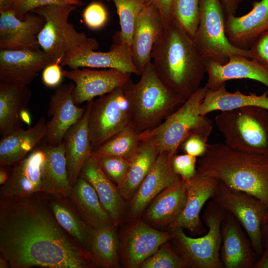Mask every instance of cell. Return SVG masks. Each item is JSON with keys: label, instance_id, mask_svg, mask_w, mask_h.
Masks as SVG:
<instances>
[{"label": "cell", "instance_id": "6da1fadb", "mask_svg": "<svg viewBox=\"0 0 268 268\" xmlns=\"http://www.w3.org/2000/svg\"><path fill=\"white\" fill-rule=\"evenodd\" d=\"M0 254L11 268L98 267L58 223L43 192L0 198Z\"/></svg>", "mask_w": 268, "mask_h": 268}, {"label": "cell", "instance_id": "7a4b0ae2", "mask_svg": "<svg viewBox=\"0 0 268 268\" xmlns=\"http://www.w3.org/2000/svg\"><path fill=\"white\" fill-rule=\"evenodd\" d=\"M151 59L160 80L185 100L201 87L206 73L205 60L192 39L173 18L164 24L161 35L153 45Z\"/></svg>", "mask_w": 268, "mask_h": 268}, {"label": "cell", "instance_id": "3957f363", "mask_svg": "<svg viewBox=\"0 0 268 268\" xmlns=\"http://www.w3.org/2000/svg\"><path fill=\"white\" fill-rule=\"evenodd\" d=\"M197 170L257 198L268 206V155L233 149L222 142L208 144Z\"/></svg>", "mask_w": 268, "mask_h": 268}, {"label": "cell", "instance_id": "277c9868", "mask_svg": "<svg viewBox=\"0 0 268 268\" xmlns=\"http://www.w3.org/2000/svg\"><path fill=\"white\" fill-rule=\"evenodd\" d=\"M122 87L130 103L129 125L138 133L157 126L185 101L162 82L152 62L137 83L130 78Z\"/></svg>", "mask_w": 268, "mask_h": 268}, {"label": "cell", "instance_id": "5b68a950", "mask_svg": "<svg viewBox=\"0 0 268 268\" xmlns=\"http://www.w3.org/2000/svg\"><path fill=\"white\" fill-rule=\"evenodd\" d=\"M76 9L73 4H50L32 12L42 16L45 24L38 35L40 47L53 62L76 56L87 51H96L99 45L97 40L77 31L68 22L70 14Z\"/></svg>", "mask_w": 268, "mask_h": 268}, {"label": "cell", "instance_id": "8992f818", "mask_svg": "<svg viewBox=\"0 0 268 268\" xmlns=\"http://www.w3.org/2000/svg\"><path fill=\"white\" fill-rule=\"evenodd\" d=\"M215 123L230 148L268 155V110L247 106L221 111Z\"/></svg>", "mask_w": 268, "mask_h": 268}, {"label": "cell", "instance_id": "52a82bcc", "mask_svg": "<svg viewBox=\"0 0 268 268\" xmlns=\"http://www.w3.org/2000/svg\"><path fill=\"white\" fill-rule=\"evenodd\" d=\"M225 211L214 201H208L201 216L207 228L202 236L193 238L184 229H169L173 235L174 247L186 262L188 268H222L220 259L221 224Z\"/></svg>", "mask_w": 268, "mask_h": 268}, {"label": "cell", "instance_id": "ba28073f", "mask_svg": "<svg viewBox=\"0 0 268 268\" xmlns=\"http://www.w3.org/2000/svg\"><path fill=\"white\" fill-rule=\"evenodd\" d=\"M225 14L220 0H201L199 21L193 38L197 50L204 60L225 64L233 56L250 59L249 50L233 45L225 29Z\"/></svg>", "mask_w": 268, "mask_h": 268}, {"label": "cell", "instance_id": "9c48e42d", "mask_svg": "<svg viewBox=\"0 0 268 268\" xmlns=\"http://www.w3.org/2000/svg\"><path fill=\"white\" fill-rule=\"evenodd\" d=\"M207 88L200 87L175 111L156 127L140 133L141 141L153 139L159 153L176 154L179 147L188 135L204 119L200 113L201 104Z\"/></svg>", "mask_w": 268, "mask_h": 268}, {"label": "cell", "instance_id": "30bf717a", "mask_svg": "<svg viewBox=\"0 0 268 268\" xmlns=\"http://www.w3.org/2000/svg\"><path fill=\"white\" fill-rule=\"evenodd\" d=\"M130 107L122 87L91 102L88 127L94 150L129 125Z\"/></svg>", "mask_w": 268, "mask_h": 268}, {"label": "cell", "instance_id": "8fae6325", "mask_svg": "<svg viewBox=\"0 0 268 268\" xmlns=\"http://www.w3.org/2000/svg\"><path fill=\"white\" fill-rule=\"evenodd\" d=\"M212 200L232 214L248 235L258 259L264 251L262 226L268 216V206L248 193L231 189L219 181Z\"/></svg>", "mask_w": 268, "mask_h": 268}, {"label": "cell", "instance_id": "7c38bea8", "mask_svg": "<svg viewBox=\"0 0 268 268\" xmlns=\"http://www.w3.org/2000/svg\"><path fill=\"white\" fill-rule=\"evenodd\" d=\"M173 238L170 232L158 231L138 218L125 228L120 242V256L124 266L139 268L164 243Z\"/></svg>", "mask_w": 268, "mask_h": 268}, {"label": "cell", "instance_id": "4fadbf2b", "mask_svg": "<svg viewBox=\"0 0 268 268\" xmlns=\"http://www.w3.org/2000/svg\"><path fill=\"white\" fill-rule=\"evenodd\" d=\"M63 73L65 77L74 84L72 98L77 105L122 87L132 74L114 68L88 67L64 70Z\"/></svg>", "mask_w": 268, "mask_h": 268}, {"label": "cell", "instance_id": "5bb4252c", "mask_svg": "<svg viewBox=\"0 0 268 268\" xmlns=\"http://www.w3.org/2000/svg\"><path fill=\"white\" fill-rule=\"evenodd\" d=\"M219 181L215 177L198 172L193 178L185 181V206L180 215L166 229L181 228L193 235L204 234L207 230L202 223L201 212L207 201L212 199Z\"/></svg>", "mask_w": 268, "mask_h": 268}, {"label": "cell", "instance_id": "9a60e30c", "mask_svg": "<svg viewBox=\"0 0 268 268\" xmlns=\"http://www.w3.org/2000/svg\"><path fill=\"white\" fill-rule=\"evenodd\" d=\"M73 82L60 84L50 96L47 115V134L44 141L50 145L63 142L69 128L83 115L85 107H78L73 100Z\"/></svg>", "mask_w": 268, "mask_h": 268}, {"label": "cell", "instance_id": "2e32d148", "mask_svg": "<svg viewBox=\"0 0 268 268\" xmlns=\"http://www.w3.org/2000/svg\"><path fill=\"white\" fill-rule=\"evenodd\" d=\"M220 259L224 268H253L258 259L247 233L232 214L225 212L221 224Z\"/></svg>", "mask_w": 268, "mask_h": 268}, {"label": "cell", "instance_id": "e0dca14e", "mask_svg": "<svg viewBox=\"0 0 268 268\" xmlns=\"http://www.w3.org/2000/svg\"><path fill=\"white\" fill-rule=\"evenodd\" d=\"M45 23L42 16L32 12L27 13L22 20L12 10L0 11V49H40L38 35Z\"/></svg>", "mask_w": 268, "mask_h": 268}, {"label": "cell", "instance_id": "ac0fdd59", "mask_svg": "<svg viewBox=\"0 0 268 268\" xmlns=\"http://www.w3.org/2000/svg\"><path fill=\"white\" fill-rule=\"evenodd\" d=\"M45 159L43 144H40L12 166L7 181L0 186V198L25 197L43 192Z\"/></svg>", "mask_w": 268, "mask_h": 268}, {"label": "cell", "instance_id": "d6986e66", "mask_svg": "<svg viewBox=\"0 0 268 268\" xmlns=\"http://www.w3.org/2000/svg\"><path fill=\"white\" fill-rule=\"evenodd\" d=\"M164 27L157 9L146 2L136 18L131 46L133 62L140 75L151 63L153 45L161 35Z\"/></svg>", "mask_w": 268, "mask_h": 268}, {"label": "cell", "instance_id": "ffe728a7", "mask_svg": "<svg viewBox=\"0 0 268 268\" xmlns=\"http://www.w3.org/2000/svg\"><path fill=\"white\" fill-rule=\"evenodd\" d=\"M52 63L51 58L42 49H0V80L28 85Z\"/></svg>", "mask_w": 268, "mask_h": 268}, {"label": "cell", "instance_id": "44dd1931", "mask_svg": "<svg viewBox=\"0 0 268 268\" xmlns=\"http://www.w3.org/2000/svg\"><path fill=\"white\" fill-rule=\"evenodd\" d=\"M173 156L166 152L158 154L149 172L130 200V213L134 218L139 216L160 192L181 179L172 168Z\"/></svg>", "mask_w": 268, "mask_h": 268}, {"label": "cell", "instance_id": "7402d4cb", "mask_svg": "<svg viewBox=\"0 0 268 268\" xmlns=\"http://www.w3.org/2000/svg\"><path fill=\"white\" fill-rule=\"evenodd\" d=\"M248 13L241 16L225 17L226 36L234 46L249 50L256 39L268 30V0L253 3Z\"/></svg>", "mask_w": 268, "mask_h": 268}, {"label": "cell", "instance_id": "603a6c76", "mask_svg": "<svg viewBox=\"0 0 268 268\" xmlns=\"http://www.w3.org/2000/svg\"><path fill=\"white\" fill-rule=\"evenodd\" d=\"M205 65L207 89L215 90L228 80L237 79L254 80L268 87V68L251 59L233 56L225 64L205 60Z\"/></svg>", "mask_w": 268, "mask_h": 268}, {"label": "cell", "instance_id": "cb8c5ba5", "mask_svg": "<svg viewBox=\"0 0 268 268\" xmlns=\"http://www.w3.org/2000/svg\"><path fill=\"white\" fill-rule=\"evenodd\" d=\"M47 194L58 223L81 248L90 253L94 229L84 219L68 196Z\"/></svg>", "mask_w": 268, "mask_h": 268}, {"label": "cell", "instance_id": "d4e9b609", "mask_svg": "<svg viewBox=\"0 0 268 268\" xmlns=\"http://www.w3.org/2000/svg\"><path fill=\"white\" fill-rule=\"evenodd\" d=\"M92 101L87 102L83 115L67 131L63 140L71 186L78 180L85 161L93 151L88 127Z\"/></svg>", "mask_w": 268, "mask_h": 268}, {"label": "cell", "instance_id": "484cf974", "mask_svg": "<svg viewBox=\"0 0 268 268\" xmlns=\"http://www.w3.org/2000/svg\"><path fill=\"white\" fill-rule=\"evenodd\" d=\"M32 91L19 83L0 80V135L3 137L22 128Z\"/></svg>", "mask_w": 268, "mask_h": 268}, {"label": "cell", "instance_id": "4316f807", "mask_svg": "<svg viewBox=\"0 0 268 268\" xmlns=\"http://www.w3.org/2000/svg\"><path fill=\"white\" fill-rule=\"evenodd\" d=\"M79 177L92 186L114 223H120L124 215L125 200L117 186L105 174L92 155L85 161Z\"/></svg>", "mask_w": 268, "mask_h": 268}, {"label": "cell", "instance_id": "83f0119b", "mask_svg": "<svg viewBox=\"0 0 268 268\" xmlns=\"http://www.w3.org/2000/svg\"><path fill=\"white\" fill-rule=\"evenodd\" d=\"M62 67L70 69L79 67L114 68L132 74L140 75L133 62L131 47L115 43L106 52L87 51L70 59L63 61Z\"/></svg>", "mask_w": 268, "mask_h": 268}, {"label": "cell", "instance_id": "f1b7e54d", "mask_svg": "<svg viewBox=\"0 0 268 268\" xmlns=\"http://www.w3.org/2000/svg\"><path fill=\"white\" fill-rule=\"evenodd\" d=\"M47 134V122L41 117L32 127L23 128L1 138L0 165L12 166L40 144Z\"/></svg>", "mask_w": 268, "mask_h": 268}, {"label": "cell", "instance_id": "f546056e", "mask_svg": "<svg viewBox=\"0 0 268 268\" xmlns=\"http://www.w3.org/2000/svg\"><path fill=\"white\" fill-rule=\"evenodd\" d=\"M186 200V182L181 179L165 188L153 200L142 220L151 226L166 228L180 215Z\"/></svg>", "mask_w": 268, "mask_h": 268}, {"label": "cell", "instance_id": "4dcf8cb0", "mask_svg": "<svg viewBox=\"0 0 268 268\" xmlns=\"http://www.w3.org/2000/svg\"><path fill=\"white\" fill-rule=\"evenodd\" d=\"M159 151L155 141L148 138L141 141L129 159V167L123 181L117 186L125 200H130L149 172Z\"/></svg>", "mask_w": 268, "mask_h": 268}, {"label": "cell", "instance_id": "1f68e13d", "mask_svg": "<svg viewBox=\"0 0 268 268\" xmlns=\"http://www.w3.org/2000/svg\"><path fill=\"white\" fill-rule=\"evenodd\" d=\"M226 83L215 90L207 89L200 108V113L206 116L213 111H224L247 106H256L268 110V92L261 95L244 94L238 89L234 92L226 90Z\"/></svg>", "mask_w": 268, "mask_h": 268}, {"label": "cell", "instance_id": "d6a6232c", "mask_svg": "<svg viewBox=\"0 0 268 268\" xmlns=\"http://www.w3.org/2000/svg\"><path fill=\"white\" fill-rule=\"evenodd\" d=\"M45 155L43 171V192L68 196L71 189L65 158L64 143L43 144Z\"/></svg>", "mask_w": 268, "mask_h": 268}, {"label": "cell", "instance_id": "836d02e7", "mask_svg": "<svg viewBox=\"0 0 268 268\" xmlns=\"http://www.w3.org/2000/svg\"><path fill=\"white\" fill-rule=\"evenodd\" d=\"M84 219L94 229L115 223L102 205L92 186L79 177L68 196Z\"/></svg>", "mask_w": 268, "mask_h": 268}, {"label": "cell", "instance_id": "e575fe53", "mask_svg": "<svg viewBox=\"0 0 268 268\" xmlns=\"http://www.w3.org/2000/svg\"><path fill=\"white\" fill-rule=\"evenodd\" d=\"M118 225L112 223L94 229L90 253L98 267L117 268L120 266Z\"/></svg>", "mask_w": 268, "mask_h": 268}, {"label": "cell", "instance_id": "d590c367", "mask_svg": "<svg viewBox=\"0 0 268 268\" xmlns=\"http://www.w3.org/2000/svg\"><path fill=\"white\" fill-rule=\"evenodd\" d=\"M112 1L117 9L121 29L113 36L115 43L131 47L136 18L145 3V0H107Z\"/></svg>", "mask_w": 268, "mask_h": 268}, {"label": "cell", "instance_id": "8d00e7d4", "mask_svg": "<svg viewBox=\"0 0 268 268\" xmlns=\"http://www.w3.org/2000/svg\"><path fill=\"white\" fill-rule=\"evenodd\" d=\"M140 142V133L128 125L93 150L92 153L117 155L129 160Z\"/></svg>", "mask_w": 268, "mask_h": 268}, {"label": "cell", "instance_id": "74e56055", "mask_svg": "<svg viewBox=\"0 0 268 268\" xmlns=\"http://www.w3.org/2000/svg\"><path fill=\"white\" fill-rule=\"evenodd\" d=\"M201 0H173L172 17L193 39L198 27Z\"/></svg>", "mask_w": 268, "mask_h": 268}, {"label": "cell", "instance_id": "f35d334b", "mask_svg": "<svg viewBox=\"0 0 268 268\" xmlns=\"http://www.w3.org/2000/svg\"><path fill=\"white\" fill-rule=\"evenodd\" d=\"M212 129L213 122L206 116L203 121L185 138L179 148L184 153L197 157L202 156L207 149V141Z\"/></svg>", "mask_w": 268, "mask_h": 268}, {"label": "cell", "instance_id": "ab89813d", "mask_svg": "<svg viewBox=\"0 0 268 268\" xmlns=\"http://www.w3.org/2000/svg\"><path fill=\"white\" fill-rule=\"evenodd\" d=\"M140 268H187V265L180 254L169 241L163 244L158 250L140 266Z\"/></svg>", "mask_w": 268, "mask_h": 268}, {"label": "cell", "instance_id": "60d3db41", "mask_svg": "<svg viewBox=\"0 0 268 268\" xmlns=\"http://www.w3.org/2000/svg\"><path fill=\"white\" fill-rule=\"evenodd\" d=\"M97 163L108 178L119 185L123 181L130 162L126 158L117 155L92 153Z\"/></svg>", "mask_w": 268, "mask_h": 268}, {"label": "cell", "instance_id": "b9f144b4", "mask_svg": "<svg viewBox=\"0 0 268 268\" xmlns=\"http://www.w3.org/2000/svg\"><path fill=\"white\" fill-rule=\"evenodd\" d=\"M67 4L80 6L82 2L80 0H13L11 10L18 18L23 20L27 13L37 8L50 4Z\"/></svg>", "mask_w": 268, "mask_h": 268}, {"label": "cell", "instance_id": "7bdbcfd3", "mask_svg": "<svg viewBox=\"0 0 268 268\" xmlns=\"http://www.w3.org/2000/svg\"><path fill=\"white\" fill-rule=\"evenodd\" d=\"M86 26L92 30L103 28L108 20V13L104 5L100 2L94 1L88 4L82 13Z\"/></svg>", "mask_w": 268, "mask_h": 268}, {"label": "cell", "instance_id": "ee69618b", "mask_svg": "<svg viewBox=\"0 0 268 268\" xmlns=\"http://www.w3.org/2000/svg\"><path fill=\"white\" fill-rule=\"evenodd\" d=\"M197 157L187 153L175 154L172 159V166L174 172L181 179L187 181L197 173L196 166Z\"/></svg>", "mask_w": 268, "mask_h": 268}, {"label": "cell", "instance_id": "f6af8a7d", "mask_svg": "<svg viewBox=\"0 0 268 268\" xmlns=\"http://www.w3.org/2000/svg\"><path fill=\"white\" fill-rule=\"evenodd\" d=\"M249 50L251 60L268 68V30L261 34Z\"/></svg>", "mask_w": 268, "mask_h": 268}, {"label": "cell", "instance_id": "bcb514c9", "mask_svg": "<svg viewBox=\"0 0 268 268\" xmlns=\"http://www.w3.org/2000/svg\"><path fill=\"white\" fill-rule=\"evenodd\" d=\"M61 67V62L58 61L48 65L43 69L42 80L45 86L52 88L61 84L64 77Z\"/></svg>", "mask_w": 268, "mask_h": 268}, {"label": "cell", "instance_id": "7dc6e473", "mask_svg": "<svg viewBox=\"0 0 268 268\" xmlns=\"http://www.w3.org/2000/svg\"><path fill=\"white\" fill-rule=\"evenodd\" d=\"M145 1L151 3L157 9L164 24L173 19L172 8L173 0H145Z\"/></svg>", "mask_w": 268, "mask_h": 268}, {"label": "cell", "instance_id": "c3c4849f", "mask_svg": "<svg viewBox=\"0 0 268 268\" xmlns=\"http://www.w3.org/2000/svg\"><path fill=\"white\" fill-rule=\"evenodd\" d=\"M225 16L235 15L236 11L242 0H220Z\"/></svg>", "mask_w": 268, "mask_h": 268}, {"label": "cell", "instance_id": "681fc988", "mask_svg": "<svg viewBox=\"0 0 268 268\" xmlns=\"http://www.w3.org/2000/svg\"><path fill=\"white\" fill-rule=\"evenodd\" d=\"M253 268H268V248H264L262 255L257 260Z\"/></svg>", "mask_w": 268, "mask_h": 268}, {"label": "cell", "instance_id": "f907efd6", "mask_svg": "<svg viewBox=\"0 0 268 268\" xmlns=\"http://www.w3.org/2000/svg\"><path fill=\"white\" fill-rule=\"evenodd\" d=\"M261 233L264 249H268V216L263 223Z\"/></svg>", "mask_w": 268, "mask_h": 268}, {"label": "cell", "instance_id": "816d5d0a", "mask_svg": "<svg viewBox=\"0 0 268 268\" xmlns=\"http://www.w3.org/2000/svg\"><path fill=\"white\" fill-rule=\"evenodd\" d=\"M9 166L0 165V185H4L8 180L11 170L8 168Z\"/></svg>", "mask_w": 268, "mask_h": 268}, {"label": "cell", "instance_id": "f5cc1de1", "mask_svg": "<svg viewBox=\"0 0 268 268\" xmlns=\"http://www.w3.org/2000/svg\"><path fill=\"white\" fill-rule=\"evenodd\" d=\"M13 0H0V11L11 10Z\"/></svg>", "mask_w": 268, "mask_h": 268}, {"label": "cell", "instance_id": "db71d44e", "mask_svg": "<svg viewBox=\"0 0 268 268\" xmlns=\"http://www.w3.org/2000/svg\"><path fill=\"white\" fill-rule=\"evenodd\" d=\"M10 268L8 260L2 255L0 254V268Z\"/></svg>", "mask_w": 268, "mask_h": 268}, {"label": "cell", "instance_id": "11a10c76", "mask_svg": "<svg viewBox=\"0 0 268 268\" xmlns=\"http://www.w3.org/2000/svg\"></svg>", "mask_w": 268, "mask_h": 268}]
</instances>
